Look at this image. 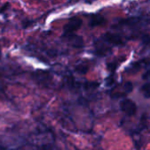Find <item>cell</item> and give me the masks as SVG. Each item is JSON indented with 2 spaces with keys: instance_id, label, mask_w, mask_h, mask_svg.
I'll use <instances>...</instances> for the list:
<instances>
[{
  "instance_id": "obj_4",
  "label": "cell",
  "mask_w": 150,
  "mask_h": 150,
  "mask_svg": "<svg viewBox=\"0 0 150 150\" xmlns=\"http://www.w3.org/2000/svg\"><path fill=\"white\" fill-rule=\"evenodd\" d=\"M68 39V42L71 44V46L75 48H81L83 46V40L81 36L75 35V34H70L64 35Z\"/></svg>"
},
{
  "instance_id": "obj_3",
  "label": "cell",
  "mask_w": 150,
  "mask_h": 150,
  "mask_svg": "<svg viewBox=\"0 0 150 150\" xmlns=\"http://www.w3.org/2000/svg\"><path fill=\"white\" fill-rule=\"evenodd\" d=\"M102 40L107 44V45H122L124 43L122 37L119 35L117 34H112V33H106L105 35H103Z\"/></svg>"
},
{
  "instance_id": "obj_6",
  "label": "cell",
  "mask_w": 150,
  "mask_h": 150,
  "mask_svg": "<svg viewBox=\"0 0 150 150\" xmlns=\"http://www.w3.org/2000/svg\"><path fill=\"white\" fill-rule=\"evenodd\" d=\"M140 92L145 98H150V81L145 83L140 88Z\"/></svg>"
},
{
  "instance_id": "obj_8",
  "label": "cell",
  "mask_w": 150,
  "mask_h": 150,
  "mask_svg": "<svg viewBox=\"0 0 150 150\" xmlns=\"http://www.w3.org/2000/svg\"><path fill=\"white\" fill-rule=\"evenodd\" d=\"M117 64L116 63H109L107 64V68L109 70H110V71H115V69L117 68Z\"/></svg>"
},
{
  "instance_id": "obj_9",
  "label": "cell",
  "mask_w": 150,
  "mask_h": 150,
  "mask_svg": "<svg viewBox=\"0 0 150 150\" xmlns=\"http://www.w3.org/2000/svg\"><path fill=\"white\" fill-rule=\"evenodd\" d=\"M149 78H150V70H148L147 71H146L143 74V79L144 80H146V79H149Z\"/></svg>"
},
{
  "instance_id": "obj_2",
  "label": "cell",
  "mask_w": 150,
  "mask_h": 150,
  "mask_svg": "<svg viewBox=\"0 0 150 150\" xmlns=\"http://www.w3.org/2000/svg\"><path fill=\"white\" fill-rule=\"evenodd\" d=\"M119 106L121 110L128 116H133L137 112V105L132 99L125 98L122 100L119 103Z\"/></svg>"
},
{
  "instance_id": "obj_7",
  "label": "cell",
  "mask_w": 150,
  "mask_h": 150,
  "mask_svg": "<svg viewBox=\"0 0 150 150\" xmlns=\"http://www.w3.org/2000/svg\"><path fill=\"white\" fill-rule=\"evenodd\" d=\"M115 83V79H113L111 76L106 78V85L107 86H112Z\"/></svg>"
},
{
  "instance_id": "obj_5",
  "label": "cell",
  "mask_w": 150,
  "mask_h": 150,
  "mask_svg": "<svg viewBox=\"0 0 150 150\" xmlns=\"http://www.w3.org/2000/svg\"><path fill=\"white\" fill-rule=\"evenodd\" d=\"M103 23H104V18L101 15H94L91 20H90V23L89 25L91 27H96V26H100Z\"/></svg>"
},
{
  "instance_id": "obj_1",
  "label": "cell",
  "mask_w": 150,
  "mask_h": 150,
  "mask_svg": "<svg viewBox=\"0 0 150 150\" xmlns=\"http://www.w3.org/2000/svg\"><path fill=\"white\" fill-rule=\"evenodd\" d=\"M82 25V20L78 17H72L71 18L68 22L64 25V35L73 34L75 31H77Z\"/></svg>"
}]
</instances>
